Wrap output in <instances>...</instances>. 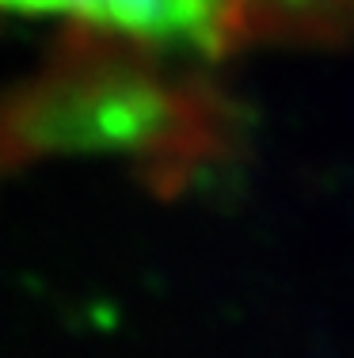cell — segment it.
<instances>
[{
    "mask_svg": "<svg viewBox=\"0 0 354 358\" xmlns=\"http://www.w3.org/2000/svg\"><path fill=\"white\" fill-rule=\"evenodd\" d=\"M244 42L335 46L354 38V0H240Z\"/></svg>",
    "mask_w": 354,
    "mask_h": 358,
    "instance_id": "cell-2",
    "label": "cell"
},
{
    "mask_svg": "<svg viewBox=\"0 0 354 358\" xmlns=\"http://www.w3.org/2000/svg\"><path fill=\"white\" fill-rule=\"evenodd\" d=\"M12 20H57L138 50L225 57L244 46L240 0H0Z\"/></svg>",
    "mask_w": 354,
    "mask_h": 358,
    "instance_id": "cell-1",
    "label": "cell"
}]
</instances>
